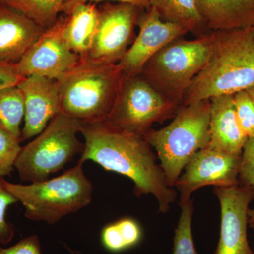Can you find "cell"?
<instances>
[{
  "label": "cell",
  "mask_w": 254,
  "mask_h": 254,
  "mask_svg": "<svg viewBox=\"0 0 254 254\" xmlns=\"http://www.w3.org/2000/svg\"><path fill=\"white\" fill-rule=\"evenodd\" d=\"M45 31L19 11L0 4V63H17Z\"/></svg>",
  "instance_id": "obj_15"
},
{
  "label": "cell",
  "mask_w": 254,
  "mask_h": 254,
  "mask_svg": "<svg viewBox=\"0 0 254 254\" xmlns=\"http://www.w3.org/2000/svg\"><path fill=\"white\" fill-rule=\"evenodd\" d=\"M221 209L220 239L214 254H254L247 237L249 212L254 189L238 185L215 187Z\"/></svg>",
  "instance_id": "obj_12"
},
{
  "label": "cell",
  "mask_w": 254,
  "mask_h": 254,
  "mask_svg": "<svg viewBox=\"0 0 254 254\" xmlns=\"http://www.w3.org/2000/svg\"><path fill=\"white\" fill-rule=\"evenodd\" d=\"M150 4L165 22L182 25L190 32L206 28L195 0H150Z\"/></svg>",
  "instance_id": "obj_19"
},
{
  "label": "cell",
  "mask_w": 254,
  "mask_h": 254,
  "mask_svg": "<svg viewBox=\"0 0 254 254\" xmlns=\"http://www.w3.org/2000/svg\"><path fill=\"white\" fill-rule=\"evenodd\" d=\"M213 39V31L194 40L177 38L155 54L140 75L164 96L182 105L190 83L208 60Z\"/></svg>",
  "instance_id": "obj_6"
},
{
  "label": "cell",
  "mask_w": 254,
  "mask_h": 254,
  "mask_svg": "<svg viewBox=\"0 0 254 254\" xmlns=\"http://www.w3.org/2000/svg\"><path fill=\"white\" fill-rule=\"evenodd\" d=\"M67 0H0L6 5L27 16L42 28L48 29L56 23L64 4Z\"/></svg>",
  "instance_id": "obj_21"
},
{
  "label": "cell",
  "mask_w": 254,
  "mask_h": 254,
  "mask_svg": "<svg viewBox=\"0 0 254 254\" xmlns=\"http://www.w3.org/2000/svg\"><path fill=\"white\" fill-rule=\"evenodd\" d=\"M180 206L181 213L175 229L173 254H198L192 234L193 200L180 202Z\"/></svg>",
  "instance_id": "obj_23"
},
{
  "label": "cell",
  "mask_w": 254,
  "mask_h": 254,
  "mask_svg": "<svg viewBox=\"0 0 254 254\" xmlns=\"http://www.w3.org/2000/svg\"><path fill=\"white\" fill-rule=\"evenodd\" d=\"M18 200L5 187L4 179L0 178V245H6L14 238V227L6 218V210ZM1 247L0 246V250Z\"/></svg>",
  "instance_id": "obj_27"
},
{
  "label": "cell",
  "mask_w": 254,
  "mask_h": 254,
  "mask_svg": "<svg viewBox=\"0 0 254 254\" xmlns=\"http://www.w3.org/2000/svg\"><path fill=\"white\" fill-rule=\"evenodd\" d=\"M237 118L248 138L254 136V102L247 90L234 95Z\"/></svg>",
  "instance_id": "obj_26"
},
{
  "label": "cell",
  "mask_w": 254,
  "mask_h": 254,
  "mask_svg": "<svg viewBox=\"0 0 254 254\" xmlns=\"http://www.w3.org/2000/svg\"><path fill=\"white\" fill-rule=\"evenodd\" d=\"M125 78L118 63H95L80 58L71 70L58 80L60 111L82 123L105 121Z\"/></svg>",
  "instance_id": "obj_3"
},
{
  "label": "cell",
  "mask_w": 254,
  "mask_h": 254,
  "mask_svg": "<svg viewBox=\"0 0 254 254\" xmlns=\"http://www.w3.org/2000/svg\"><path fill=\"white\" fill-rule=\"evenodd\" d=\"M210 100L182 105L173 121L160 129H150L143 136L157 152L169 186L177 179L190 158L210 142Z\"/></svg>",
  "instance_id": "obj_4"
},
{
  "label": "cell",
  "mask_w": 254,
  "mask_h": 254,
  "mask_svg": "<svg viewBox=\"0 0 254 254\" xmlns=\"http://www.w3.org/2000/svg\"><path fill=\"white\" fill-rule=\"evenodd\" d=\"M82 125L61 111L57 114L33 141L21 148L15 163L20 179L31 183L46 181L83 153L84 144L77 138Z\"/></svg>",
  "instance_id": "obj_7"
},
{
  "label": "cell",
  "mask_w": 254,
  "mask_h": 254,
  "mask_svg": "<svg viewBox=\"0 0 254 254\" xmlns=\"http://www.w3.org/2000/svg\"><path fill=\"white\" fill-rule=\"evenodd\" d=\"M143 238V230L134 219L125 218L105 225L100 233V241L105 250L120 253L136 247Z\"/></svg>",
  "instance_id": "obj_20"
},
{
  "label": "cell",
  "mask_w": 254,
  "mask_h": 254,
  "mask_svg": "<svg viewBox=\"0 0 254 254\" xmlns=\"http://www.w3.org/2000/svg\"><path fill=\"white\" fill-rule=\"evenodd\" d=\"M94 41L86 58L100 64H118L134 41V28L141 9L133 5L107 3L99 6Z\"/></svg>",
  "instance_id": "obj_9"
},
{
  "label": "cell",
  "mask_w": 254,
  "mask_h": 254,
  "mask_svg": "<svg viewBox=\"0 0 254 254\" xmlns=\"http://www.w3.org/2000/svg\"><path fill=\"white\" fill-rule=\"evenodd\" d=\"M211 51L182 105L235 95L254 85V26L213 31Z\"/></svg>",
  "instance_id": "obj_2"
},
{
  "label": "cell",
  "mask_w": 254,
  "mask_h": 254,
  "mask_svg": "<svg viewBox=\"0 0 254 254\" xmlns=\"http://www.w3.org/2000/svg\"><path fill=\"white\" fill-rule=\"evenodd\" d=\"M239 181L254 189V136L248 138L242 150ZM249 226L254 230V208L249 212Z\"/></svg>",
  "instance_id": "obj_25"
},
{
  "label": "cell",
  "mask_w": 254,
  "mask_h": 254,
  "mask_svg": "<svg viewBox=\"0 0 254 254\" xmlns=\"http://www.w3.org/2000/svg\"><path fill=\"white\" fill-rule=\"evenodd\" d=\"M80 58L68 48L63 36V17L46 29L16 63L23 78L43 76L59 80L75 66Z\"/></svg>",
  "instance_id": "obj_11"
},
{
  "label": "cell",
  "mask_w": 254,
  "mask_h": 254,
  "mask_svg": "<svg viewBox=\"0 0 254 254\" xmlns=\"http://www.w3.org/2000/svg\"><path fill=\"white\" fill-rule=\"evenodd\" d=\"M24 115V97L18 86L0 89V127L21 140Z\"/></svg>",
  "instance_id": "obj_22"
},
{
  "label": "cell",
  "mask_w": 254,
  "mask_h": 254,
  "mask_svg": "<svg viewBox=\"0 0 254 254\" xmlns=\"http://www.w3.org/2000/svg\"><path fill=\"white\" fill-rule=\"evenodd\" d=\"M248 91V93H250L251 97H252V99H253L254 102V85L253 86L250 87V88L247 90Z\"/></svg>",
  "instance_id": "obj_32"
},
{
  "label": "cell",
  "mask_w": 254,
  "mask_h": 254,
  "mask_svg": "<svg viewBox=\"0 0 254 254\" xmlns=\"http://www.w3.org/2000/svg\"><path fill=\"white\" fill-rule=\"evenodd\" d=\"M136 26L138 35L118 63L126 77L141 74L146 63L160 50L190 32L182 25L163 21L153 7L141 10Z\"/></svg>",
  "instance_id": "obj_13"
},
{
  "label": "cell",
  "mask_w": 254,
  "mask_h": 254,
  "mask_svg": "<svg viewBox=\"0 0 254 254\" xmlns=\"http://www.w3.org/2000/svg\"><path fill=\"white\" fill-rule=\"evenodd\" d=\"M210 31L254 26V0H195Z\"/></svg>",
  "instance_id": "obj_17"
},
{
  "label": "cell",
  "mask_w": 254,
  "mask_h": 254,
  "mask_svg": "<svg viewBox=\"0 0 254 254\" xmlns=\"http://www.w3.org/2000/svg\"><path fill=\"white\" fill-rule=\"evenodd\" d=\"M181 105L164 96L141 75L126 77L105 123L143 137L155 123L175 118Z\"/></svg>",
  "instance_id": "obj_8"
},
{
  "label": "cell",
  "mask_w": 254,
  "mask_h": 254,
  "mask_svg": "<svg viewBox=\"0 0 254 254\" xmlns=\"http://www.w3.org/2000/svg\"><path fill=\"white\" fill-rule=\"evenodd\" d=\"M99 14L98 6L91 3L76 5L63 14L64 38L68 48L80 58H86L91 49Z\"/></svg>",
  "instance_id": "obj_18"
},
{
  "label": "cell",
  "mask_w": 254,
  "mask_h": 254,
  "mask_svg": "<svg viewBox=\"0 0 254 254\" xmlns=\"http://www.w3.org/2000/svg\"><path fill=\"white\" fill-rule=\"evenodd\" d=\"M84 149L78 162L91 160L108 171L131 179L134 194L153 195L165 214L176 200L177 190L169 186L152 147L143 137L110 126L105 122L82 123Z\"/></svg>",
  "instance_id": "obj_1"
},
{
  "label": "cell",
  "mask_w": 254,
  "mask_h": 254,
  "mask_svg": "<svg viewBox=\"0 0 254 254\" xmlns=\"http://www.w3.org/2000/svg\"><path fill=\"white\" fill-rule=\"evenodd\" d=\"M0 254H42L39 237L33 235L25 237L9 248H1Z\"/></svg>",
  "instance_id": "obj_28"
},
{
  "label": "cell",
  "mask_w": 254,
  "mask_h": 254,
  "mask_svg": "<svg viewBox=\"0 0 254 254\" xmlns=\"http://www.w3.org/2000/svg\"><path fill=\"white\" fill-rule=\"evenodd\" d=\"M21 140L0 127V176L11 175L22 147Z\"/></svg>",
  "instance_id": "obj_24"
},
{
  "label": "cell",
  "mask_w": 254,
  "mask_h": 254,
  "mask_svg": "<svg viewBox=\"0 0 254 254\" xmlns=\"http://www.w3.org/2000/svg\"><path fill=\"white\" fill-rule=\"evenodd\" d=\"M64 246L65 247H66V250L69 252L70 254H83L81 252H80V251L73 250V249L70 248L69 247H68V246H66V245H64Z\"/></svg>",
  "instance_id": "obj_31"
},
{
  "label": "cell",
  "mask_w": 254,
  "mask_h": 254,
  "mask_svg": "<svg viewBox=\"0 0 254 254\" xmlns=\"http://www.w3.org/2000/svg\"><path fill=\"white\" fill-rule=\"evenodd\" d=\"M242 154L229 153L208 145L193 155L177 179L175 187L180 202L190 199L195 190L206 186L231 187L240 184Z\"/></svg>",
  "instance_id": "obj_10"
},
{
  "label": "cell",
  "mask_w": 254,
  "mask_h": 254,
  "mask_svg": "<svg viewBox=\"0 0 254 254\" xmlns=\"http://www.w3.org/2000/svg\"><path fill=\"white\" fill-rule=\"evenodd\" d=\"M24 78L18 73L16 63H0V89L18 86Z\"/></svg>",
  "instance_id": "obj_29"
},
{
  "label": "cell",
  "mask_w": 254,
  "mask_h": 254,
  "mask_svg": "<svg viewBox=\"0 0 254 254\" xmlns=\"http://www.w3.org/2000/svg\"><path fill=\"white\" fill-rule=\"evenodd\" d=\"M18 87L25 101L23 141L38 136L60 113V88L58 80L39 76L25 78Z\"/></svg>",
  "instance_id": "obj_14"
},
{
  "label": "cell",
  "mask_w": 254,
  "mask_h": 254,
  "mask_svg": "<svg viewBox=\"0 0 254 254\" xmlns=\"http://www.w3.org/2000/svg\"><path fill=\"white\" fill-rule=\"evenodd\" d=\"M103 1H117L118 3L133 5L139 9L144 10L149 9L150 8V0H67L63 5L62 14H66L76 5L87 3L97 4Z\"/></svg>",
  "instance_id": "obj_30"
},
{
  "label": "cell",
  "mask_w": 254,
  "mask_h": 254,
  "mask_svg": "<svg viewBox=\"0 0 254 254\" xmlns=\"http://www.w3.org/2000/svg\"><path fill=\"white\" fill-rule=\"evenodd\" d=\"M83 165L78 162L63 175L46 181L25 185L4 180V185L22 203L26 218L53 225L91 203L93 186Z\"/></svg>",
  "instance_id": "obj_5"
},
{
  "label": "cell",
  "mask_w": 254,
  "mask_h": 254,
  "mask_svg": "<svg viewBox=\"0 0 254 254\" xmlns=\"http://www.w3.org/2000/svg\"><path fill=\"white\" fill-rule=\"evenodd\" d=\"M210 100L209 145L229 153L242 154L249 138L237 118L234 95H221Z\"/></svg>",
  "instance_id": "obj_16"
}]
</instances>
